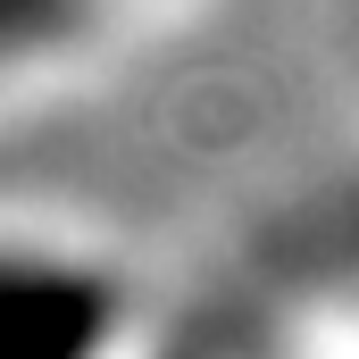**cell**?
<instances>
[{"label": "cell", "instance_id": "cell-2", "mask_svg": "<svg viewBox=\"0 0 359 359\" xmlns=\"http://www.w3.org/2000/svg\"><path fill=\"white\" fill-rule=\"evenodd\" d=\"M134 8H142V17H176L184 0H134Z\"/></svg>", "mask_w": 359, "mask_h": 359}, {"label": "cell", "instance_id": "cell-1", "mask_svg": "<svg viewBox=\"0 0 359 359\" xmlns=\"http://www.w3.org/2000/svg\"><path fill=\"white\" fill-rule=\"evenodd\" d=\"M134 25H151L134 0H0V100L76 76Z\"/></svg>", "mask_w": 359, "mask_h": 359}]
</instances>
